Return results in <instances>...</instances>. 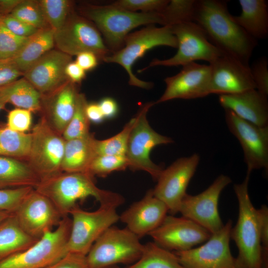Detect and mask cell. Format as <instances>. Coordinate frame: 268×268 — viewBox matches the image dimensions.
Returning a JSON list of instances; mask_svg holds the SVG:
<instances>
[{
  "instance_id": "13",
  "label": "cell",
  "mask_w": 268,
  "mask_h": 268,
  "mask_svg": "<svg viewBox=\"0 0 268 268\" xmlns=\"http://www.w3.org/2000/svg\"><path fill=\"white\" fill-rule=\"evenodd\" d=\"M232 227L229 219L201 246L173 252L184 268H238L230 249Z\"/></svg>"
},
{
  "instance_id": "51",
  "label": "cell",
  "mask_w": 268,
  "mask_h": 268,
  "mask_svg": "<svg viewBox=\"0 0 268 268\" xmlns=\"http://www.w3.org/2000/svg\"><path fill=\"white\" fill-rule=\"evenodd\" d=\"M86 113L89 121L94 123H101L105 119L98 103L87 104Z\"/></svg>"
},
{
  "instance_id": "30",
  "label": "cell",
  "mask_w": 268,
  "mask_h": 268,
  "mask_svg": "<svg viewBox=\"0 0 268 268\" xmlns=\"http://www.w3.org/2000/svg\"><path fill=\"white\" fill-rule=\"evenodd\" d=\"M7 103L36 112L42 110V94L23 77L0 89Z\"/></svg>"
},
{
  "instance_id": "35",
  "label": "cell",
  "mask_w": 268,
  "mask_h": 268,
  "mask_svg": "<svg viewBox=\"0 0 268 268\" xmlns=\"http://www.w3.org/2000/svg\"><path fill=\"white\" fill-rule=\"evenodd\" d=\"M136 121L135 116L113 136L104 140L96 139L95 146L97 155H126L130 135Z\"/></svg>"
},
{
  "instance_id": "43",
  "label": "cell",
  "mask_w": 268,
  "mask_h": 268,
  "mask_svg": "<svg viewBox=\"0 0 268 268\" xmlns=\"http://www.w3.org/2000/svg\"><path fill=\"white\" fill-rule=\"evenodd\" d=\"M32 124L31 112L21 108L10 111L7 115L6 127L15 132L26 133Z\"/></svg>"
},
{
  "instance_id": "25",
  "label": "cell",
  "mask_w": 268,
  "mask_h": 268,
  "mask_svg": "<svg viewBox=\"0 0 268 268\" xmlns=\"http://www.w3.org/2000/svg\"><path fill=\"white\" fill-rule=\"evenodd\" d=\"M96 138L92 134L66 140L61 170L65 172H87L96 156Z\"/></svg>"
},
{
  "instance_id": "55",
  "label": "cell",
  "mask_w": 268,
  "mask_h": 268,
  "mask_svg": "<svg viewBox=\"0 0 268 268\" xmlns=\"http://www.w3.org/2000/svg\"><path fill=\"white\" fill-rule=\"evenodd\" d=\"M6 15L0 8V20L4 16Z\"/></svg>"
},
{
  "instance_id": "21",
  "label": "cell",
  "mask_w": 268,
  "mask_h": 268,
  "mask_svg": "<svg viewBox=\"0 0 268 268\" xmlns=\"http://www.w3.org/2000/svg\"><path fill=\"white\" fill-rule=\"evenodd\" d=\"M71 62V56L58 49H52L24 71L22 76L42 95H45L69 80L65 69Z\"/></svg>"
},
{
  "instance_id": "28",
  "label": "cell",
  "mask_w": 268,
  "mask_h": 268,
  "mask_svg": "<svg viewBox=\"0 0 268 268\" xmlns=\"http://www.w3.org/2000/svg\"><path fill=\"white\" fill-rule=\"evenodd\" d=\"M55 46L54 31L50 27L39 30L30 37L19 52L11 59L23 73Z\"/></svg>"
},
{
  "instance_id": "29",
  "label": "cell",
  "mask_w": 268,
  "mask_h": 268,
  "mask_svg": "<svg viewBox=\"0 0 268 268\" xmlns=\"http://www.w3.org/2000/svg\"><path fill=\"white\" fill-rule=\"evenodd\" d=\"M39 240L28 235L22 229L13 213L0 224V262L28 249Z\"/></svg>"
},
{
  "instance_id": "16",
  "label": "cell",
  "mask_w": 268,
  "mask_h": 268,
  "mask_svg": "<svg viewBox=\"0 0 268 268\" xmlns=\"http://www.w3.org/2000/svg\"><path fill=\"white\" fill-rule=\"evenodd\" d=\"M225 117L230 132L239 141L243 151L247 173L268 169V126L261 127L246 121L229 110Z\"/></svg>"
},
{
  "instance_id": "12",
  "label": "cell",
  "mask_w": 268,
  "mask_h": 268,
  "mask_svg": "<svg viewBox=\"0 0 268 268\" xmlns=\"http://www.w3.org/2000/svg\"><path fill=\"white\" fill-rule=\"evenodd\" d=\"M71 226L66 245L67 253L86 255L94 242L109 227L119 220L116 208L100 207L88 211L77 205L71 210Z\"/></svg>"
},
{
  "instance_id": "48",
  "label": "cell",
  "mask_w": 268,
  "mask_h": 268,
  "mask_svg": "<svg viewBox=\"0 0 268 268\" xmlns=\"http://www.w3.org/2000/svg\"><path fill=\"white\" fill-rule=\"evenodd\" d=\"M99 58L94 53L84 52L76 55L75 62L85 71L94 68L98 64Z\"/></svg>"
},
{
  "instance_id": "50",
  "label": "cell",
  "mask_w": 268,
  "mask_h": 268,
  "mask_svg": "<svg viewBox=\"0 0 268 268\" xmlns=\"http://www.w3.org/2000/svg\"><path fill=\"white\" fill-rule=\"evenodd\" d=\"M98 104L105 118H112L117 114L118 106L114 99L105 97L102 99Z\"/></svg>"
},
{
  "instance_id": "39",
  "label": "cell",
  "mask_w": 268,
  "mask_h": 268,
  "mask_svg": "<svg viewBox=\"0 0 268 268\" xmlns=\"http://www.w3.org/2000/svg\"><path fill=\"white\" fill-rule=\"evenodd\" d=\"M29 37L17 36L0 23V61L11 60L15 57Z\"/></svg>"
},
{
  "instance_id": "23",
  "label": "cell",
  "mask_w": 268,
  "mask_h": 268,
  "mask_svg": "<svg viewBox=\"0 0 268 268\" xmlns=\"http://www.w3.org/2000/svg\"><path fill=\"white\" fill-rule=\"evenodd\" d=\"M78 93L75 83L68 80L52 92L42 95L43 117L61 134L74 114Z\"/></svg>"
},
{
  "instance_id": "2",
  "label": "cell",
  "mask_w": 268,
  "mask_h": 268,
  "mask_svg": "<svg viewBox=\"0 0 268 268\" xmlns=\"http://www.w3.org/2000/svg\"><path fill=\"white\" fill-rule=\"evenodd\" d=\"M34 189L48 198L63 217L68 216L78 201L83 202L90 197L100 206L116 208L125 201L121 195L98 188L94 176L88 172H62L41 181Z\"/></svg>"
},
{
  "instance_id": "10",
  "label": "cell",
  "mask_w": 268,
  "mask_h": 268,
  "mask_svg": "<svg viewBox=\"0 0 268 268\" xmlns=\"http://www.w3.org/2000/svg\"><path fill=\"white\" fill-rule=\"evenodd\" d=\"M178 42V50L172 57L153 59L140 71L155 66H184L197 60L209 64L222 54L207 38L202 28L194 21H186L171 26Z\"/></svg>"
},
{
  "instance_id": "18",
  "label": "cell",
  "mask_w": 268,
  "mask_h": 268,
  "mask_svg": "<svg viewBox=\"0 0 268 268\" xmlns=\"http://www.w3.org/2000/svg\"><path fill=\"white\" fill-rule=\"evenodd\" d=\"M14 214L22 229L37 239L53 230L63 218L53 202L34 189L24 198Z\"/></svg>"
},
{
  "instance_id": "36",
  "label": "cell",
  "mask_w": 268,
  "mask_h": 268,
  "mask_svg": "<svg viewBox=\"0 0 268 268\" xmlns=\"http://www.w3.org/2000/svg\"><path fill=\"white\" fill-rule=\"evenodd\" d=\"M196 0H171L161 12L163 26L193 21Z\"/></svg>"
},
{
  "instance_id": "31",
  "label": "cell",
  "mask_w": 268,
  "mask_h": 268,
  "mask_svg": "<svg viewBox=\"0 0 268 268\" xmlns=\"http://www.w3.org/2000/svg\"><path fill=\"white\" fill-rule=\"evenodd\" d=\"M126 268H184L174 252L166 250L154 242L143 245L139 259Z\"/></svg>"
},
{
  "instance_id": "14",
  "label": "cell",
  "mask_w": 268,
  "mask_h": 268,
  "mask_svg": "<svg viewBox=\"0 0 268 268\" xmlns=\"http://www.w3.org/2000/svg\"><path fill=\"white\" fill-rule=\"evenodd\" d=\"M231 182L229 176L221 174L201 193L196 195L187 194L181 202L179 212L211 234L216 233L224 225L218 212L219 196Z\"/></svg>"
},
{
  "instance_id": "47",
  "label": "cell",
  "mask_w": 268,
  "mask_h": 268,
  "mask_svg": "<svg viewBox=\"0 0 268 268\" xmlns=\"http://www.w3.org/2000/svg\"><path fill=\"white\" fill-rule=\"evenodd\" d=\"M259 220L261 243L263 251L268 252V208L263 205L257 209Z\"/></svg>"
},
{
  "instance_id": "1",
  "label": "cell",
  "mask_w": 268,
  "mask_h": 268,
  "mask_svg": "<svg viewBox=\"0 0 268 268\" xmlns=\"http://www.w3.org/2000/svg\"><path fill=\"white\" fill-rule=\"evenodd\" d=\"M193 21L203 30L209 42L222 54L246 66L257 45L234 20L227 2L220 0H196Z\"/></svg>"
},
{
  "instance_id": "33",
  "label": "cell",
  "mask_w": 268,
  "mask_h": 268,
  "mask_svg": "<svg viewBox=\"0 0 268 268\" xmlns=\"http://www.w3.org/2000/svg\"><path fill=\"white\" fill-rule=\"evenodd\" d=\"M87 104L85 95L78 93L74 114L62 134L66 140L85 137L90 134V121L86 113Z\"/></svg>"
},
{
  "instance_id": "42",
  "label": "cell",
  "mask_w": 268,
  "mask_h": 268,
  "mask_svg": "<svg viewBox=\"0 0 268 268\" xmlns=\"http://www.w3.org/2000/svg\"><path fill=\"white\" fill-rule=\"evenodd\" d=\"M268 62L266 57L255 61L250 67L256 89L266 96H268Z\"/></svg>"
},
{
  "instance_id": "5",
  "label": "cell",
  "mask_w": 268,
  "mask_h": 268,
  "mask_svg": "<svg viewBox=\"0 0 268 268\" xmlns=\"http://www.w3.org/2000/svg\"><path fill=\"white\" fill-rule=\"evenodd\" d=\"M161 46L177 48V40L172 33L171 26L146 25L128 34L125 39L124 47L105 57L102 61L107 63L117 64L123 67L128 74L130 85L149 89L153 86V83L137 77L132 71V67L148 51Z\"/></svg>"
},
{
  "instance_id": "49",
  "label": "cell",
  "mask_w": 268,
  "mask_h": 268,
  "mask_svg": "<svg viewBox=\"0 0 268 268\" xmlns=\"http://www.w3.org/2000/svg\"><path fill=\"white\" fill-rule=\"evenodd\" d=\"M65 73L68 79L74 83L80 82L86 74L85 71L72 61L67 66Z\"/></svg>"
},
{
  "instance_id": "53",
  "label": "cell",
  "mask_w": 268,
  "mask_h": 268,
  "mask_svg": "<svg viewBox=\"0 0 268 268\" xmlns=\"http://www.w3.org/2000/svg\"><path fill=\"white\" fill-rule=\"evenodd\" d=\"M13 213L3 210H0V224L11 215Z\"/></svg>"
},
{
  "instance_id": "26",
  "label": "cell",
  "mask_w": 268,
  "mask_h": 268,
  "mask_svg": "<svg viewBox=\"0 0 268 268\" xmlns=\"http://www.w3.org/2000/svg\"><path fill=\"white\" fill-rule=\"evenodd\" d=\"M241 13L233 16L235 22L250 36L257 39L268 35V4L266 0H239Z\"/></svg>"
},
{
  "instance_id": "24",
  "label": "cell",
  "mask_w": 268,
  "mask_h": 268,
  "mask_svg": "<svg viewBox=\"0 0 268 268\" xmlns=\"http://www.w3.org/2000/svg\"><path fill=\"white\" fill-rule=\"evenodd\" d=\"M220 105L240 118L261 127L268 126V97L256 89L240 93L220 95Z\"/></svg>"
},
{
  "instance_id": "56",
  "label": "cell",
  "mask_w": 268,
  "mask_h": 268,
  "mask_svg": "<svg viewBox=\"0 0 268 268\" xmlns=\"http://www.w3.org/2000/svg\"><path fill=\"white\" fill-rule=\"evenodd\" d=\"M105 268H120L118 267L117 265H115V266H112L108 267H106Z\"/></svg>"
},
{
  "instance_id": "46",
  "label": "cell",
  "mask_w": 268,
  "mask_h": 268,
  "mask_svg": "<svg viewBox=\"0 0 268 268\" xmlns=\"http://www.w3.org/2000/svg\"><path fill=\"white\" fill-rule=\"evenodd\" d=\"M23 73L11 60L0 61V89L18 79Z\"/></svg>"
},
{
  "instance_id": "17",
  "label": "cell",
  "mask_w": 268,
  "mask_h": 268,
  "mask_svg": "<svg viewBox=\"0 0 268 268\" xmlns=\"http://www.w3.org/2000/svg\"><path fill=\"white\" fill-rule=\"evenodd\" d=\"M148 235L160 247L178 252L205 242L211 234L186 217L167 215L160 225Z\"/></svg>"
},
{
  "instance_id": "54",
  "label": "cell",
  "mask_w": 268,
  "mask_h": 268,
  "mask_svg": "<svg viewBox=\"0 0 268 268\" xmlns=\"http://www.w3.org/2000/svg\"><path fill=\"white\" fill-rule=\"evenodd\" d=\"M7 103H8L5 96L0 90V111L4 108Z\"/></svg>"
},
{
  "instance_id": "45",
  "label": "cell",
  "mask_w": 268,
  "mask_h": 268,
  "mask_svg": "<svg viewBox=\"0 0 268 268\" xmlns=\"http://www.w3.org/2000/svg\"><path fill=\"white\" fill-rule=\"evenodd\" d=\"M41 268H88L85 255L67 253L57 261Z\"/></svg>"
},
{
  "instance_id": "11",
  "label": "cell",
  "mask_w": 268,
  "mask_h": 268,
  "mask_svg": "<svg viewBox=\"0 0 268 268\" xmlns=\"http://www.w3.org/2000/svg\"><path fill=\"white\" fill-rule=\"evenodd\" d=\"M54 42L57 49L71 57L90 52L102 61L111 54L96 26L74 10L64 25L54 31Z\"/></svg>"
},
{
  "instance_id": "41",
  "label": "cell",
  "mask_w": 268,
  "mask_h": 268,
  "mask_svg": "<svg viewBox=\"0 0 268 268\" xmlns=\"http://www.w3.org/2000/svg\"><path fill=\"white\" fill-rule=\"evenodd\" d=\"M33 189L30 187L0 189V210L14 213Z\"/></svg>"
},
{
  "instance_id": "38",
  "label": "cell",
  "mask_w": 268,
  "mask_h": 268,
  "mask_svg": "<svg viewBox=\"0 0 268 268\" xmlns=\"http://www.w3.org/2000/svg\"><path fill=\"white\" fill-rule=\"evenodd\" d=\"M129 166L126 155H100L93 159L87 172L94 177H105L113 172L125 170Z\"/></svg>"
},
{
  "instance_id": "34",
  "label": "cell",
  "mask_w": 268,
  "mask_h": 268,
  "mask_svg": "<svg viewBox=\"0 0 268 268\" xmlns=\"http://www.w3.org/2000/svg\"><path fill=\"white\" fill-rule=\"evenodd\" d=\"M49 26L54 31L60 29L73 10V2L68 0H38Z\"/></svg>"
},
{
  "instance_id": "7",
  "label": "cell",
  "mask_w": 268,
  "mask_h": 268,
  "mask_svg": "<svg viewBox=\"0 0 268 268\" xmlns=\"http://www.w3.org/2000/svg\"><path fill=\"white\" fill-rule=\"evenodd\" d=\"M71 226V218L63 217L55 230L46 232L33 245L1 261L0 268H41L57 261L67 253Z\"/></svg>"
},
{
  "instance_id": "9",
  "label": "cell",
  "mask_w": 268,
  "mask_h": 268,
  "mask_svg": "<svg viewBox=\"0 0 268 268\" xmlns=\"http://www.w3.org/2000/svg\"><path fill=\"white\" fill-rule=\"evenodd\" d=\"M154 104L155 102H147L138 111L136 123L130 135L126 156L130 168L145 171L157 180L163 169L151 160L150 152L155 146L172 143L173 140L157 133L149 124L147 114Z\"/></svg>"
},
{
  "instance_id": "3",
  "label": "cell",
  "mask_w": 268,
  "mask_h": 268,
  "mask_svg": "<svg viewBox=\"0 0 268 268\" xmlns=\"http://www.w3.org/2000/svg\"><path fill=\"white\" fill-rule=\"evenodd\" d=\"M250 173L243 182L234 185L238 203L237 223L232 227L230 238L238 248L236 259L238 268H268V253L263 252L257 209L248 193Z\"/></svg>"
},
{
  "instance_id": "32",
  "label": "cell",
  "mask_w": 268,
  "mask_h": 268,
  "mask_svg": "<svg viewBox=\"0 0 268 268\" xmlns=\"http://www.w3.org/2000/svg\"><path fill=\"white\" fill-rule=\"evenodd\" d=\"M31 134L13 131L7 127L0 129V156L26 161L31 143Z\"/></svg>"
},
{
  "instance_id": "8",
  "label": "cell",
  "mask_w": 268,
  "mask_h": 268,
  "mask_svg": "<svg viewBox=\"0 0 268 268\" xmlns=\"http://www.w3.org/2000/svg\"><path fill=\"white\" fill-rule=\"evenodd\" d=\"M30 151L26 161L41 181L61 172L66 140L44 117L32 130Z\"/></svg>"
},
{
  "instance_id": "44",
  "label": "cell",
  "mask_w": 268,
  "mask_h": 268,
  "mask_svg": "<svg viewBox=\"0 0 268 268\" xmlns=\"http://www.w3.org/2000/svg\"><path fill=\"white\" fill-rule=\"evenodd\" d=\"M0 23L12 33L20 37H31L40 30L19 20L10 14L4 15Z\"/></svg>"
},
{
  "instance_id": "15",
  "label": "cell",
  "mask_w": 268,
  "mask_h": 268,
  "mask_svg": "<svg viewBox=\"0 0 268 268\" xmlns=\"http://www.w3.org/2000/svg\"><path fill=\"white\" fill-rule=\"evenodd\" d=\"M200 156L194 153L177 159L163 169L152 190L154 195L162 201L172 215L179 212L181 202L187 194L188 185L199 164Z\"/></svg>"
},
{
  "instance_id": "52",
  "label": "cell",
  "mask_w": 268,
  "mask_h": 268,
  "mask_svg": "<svg viewBox=\"0 0 268 268\" xmlns=\"http://www.w3.org/2000/svg\"><path fill=\"white\" fill-rule=\"evenodd\" d=\"M22 0H0V8L6 14H10Z\"/></svg>"
},
{
  "instance_id": "37",
  "label": "cell",
  "mask_w": 268,
  "mask_h": 268,
  "mask_svg": "<svg viewBox=\"0 0 268 268\" xmlns=\"http://www.w3.org/2000/svg\"><path fill=\"white\" fill-rule=\"evenodd\" d=\"M10 14L19 20L38 29L50 27L38 0H22Z\"/></svg>"
},
{
  "instance_id": "19",
  "label": "cell",
  "mask_w": 268,
  "mask_h": 268,
  "mask_svg": "<svg viewBox=\"0 0 268 268\" xmlns=\"http://www.w3.org/2000/svg\"><path fill=\"white\" fill-rule=\"evenodd\" d=\"M211 68L209 65L192 62L183 66L177 74L165 78V90L155 102L175 99L202 98L209 94Z\"/></svg>"
},
{
  "instance_id": "27",
  "label": "cell",
  "mask_w": 268,
  "mask_h": 268,
  "mask_svg": "<svg viewBox=\"0 0 268 268\" xmlns=\"http://www.w3.org/2000/svg\"><path fill=\"white\" fill-rule=\"evenodd\" d=\"M40 181L26 161L0 156V189L27 187L35 189Z\"/></svg>"
},
{
  "instance_id": "22",
  "label": "cell",
  "mask_w": 268,
  "mask_h": 268,
  "mask_svg": "<svg viewBox=\"0 0 268 268\" xmlns=\"http://www.w3.org/2000/svg\"><path fill=\"white\" fill-rule=\"evenodd\" d=\"M167 212L166 205L154 195L151 189L142 199L133 203L123 212L119 215V219L139 238L158 227Z\"/></svg>"
},
{
  "instance_id": "4",
  "label": "cell",
  "mask_w": 268,
  "mask_h": 268,
  "mask_svg": "<svg viewBox=\"0 0 268 268\" xmlns=\"http://www.w3.org/2000/svg\"><path fill=\"white\" fill-rule=\"evenodd\" d=\"M79 10L80 15L96 26L111 54L124 47L126 37L133 29L155 24L163 26L162 18L159 12H132L112 3L85 4L80 6Z\"/></svg>"
},
{
  "instance_id": "6",
  "label": "cell",
  "mask_w": 268,
  "mask_h": 268,
  "mask_svg": "<svg viewBox=\"0 0 268 268\" xmlns=\"http://www.w3.org/2000/svg\"><path fill=\"white\" fill-rule=\"evenodd\" d=\"M143 248L139 238L127 228L112 226L94 242L86 255L88 268L133 264L140 257Z\"/></svg>"
},
{
  "instance_id": "40",
  "label": "cell",
  "mask_w": 268,
  "mask_h": 268,
  "mask_svg": "<svg viewBox=\"0 0 268 268\" xmlns=\"http://www.w3.org/2000/svg\"><path fill=\"white\" fill-rule=\"evenodd\" d=\"M169 1V0H119L112 4L132 12H160Z\"/></svg>"
},
{
  "instance_id": "20",
  "label": "cell",
  "mask_w": 268,
  "mask_h": 268,
  "mask_svg": "<svg viewBox=\"0 0 268 268\" xmlns=\"http://www.w3.org/2000/svg\"><path fill=\"white\" fill-rule=\"evenodd\" d=\"M209 66L210 94H232L256 89L250 66L223 55L210 63Z\"/></svg>"
}]
</instances>
